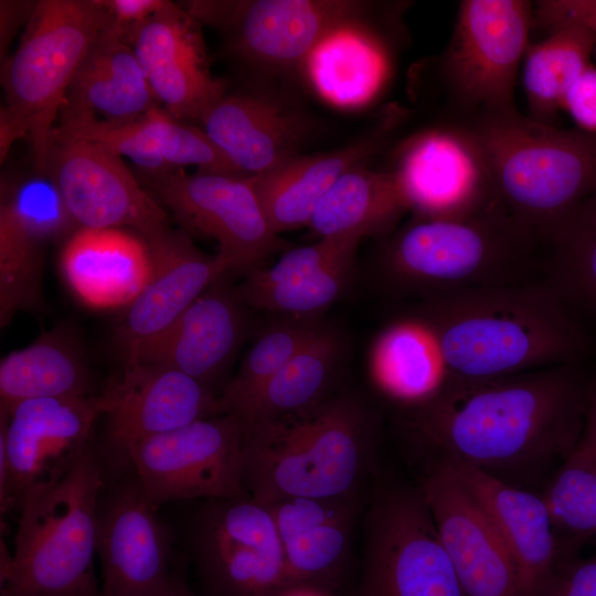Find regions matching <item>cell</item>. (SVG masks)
Masks as SVG:
<instances>
[{"mask_svg": "<svg viewBox=\"0 0 596 596\" xmlns=\"http://www.w3.org/2000/svg\"><path fill=\"white\" fill-rule=\"evenodd\" d=\"M100 395L107 441L126 461L132 446L195 421L221 415L219 396L200 381L160 365L130 362Z\"/></svg>", "mask_w": 596, "mask_h": 596, "instance_id": "d6986e66", "label": "cell"}, {"mask_svg": "<svg viewBox=\"0 0 596 596\" xmlns=\"http://www.w3.org/2000/svg\"><path fill=\"white\" fill-rule=\"evenodd\" d=\"M0 47L1 57L7 56L8 45L23 21H29L35 2L32 1H1L0 2ZM7 58V57H6Z\"/></svg>", "mask_w": 596, "mask_h": 596, "instance_id": "f6af8a7d", "label": "cell"}, {"mask_svg": "<svg viewBox=\"0 0 596 596\" xmlns=\"http://www.w3.org/2000/svg\"><path fill=\"white\" fill-rule=\"evenodd\" d=\"M242 330L238 308L216 281L157 339L126 363L160 365L209 386L233 354Z\"/></svg>", "mask_w": 596, "mask_h": 596, "instance_id": "484cf974", "label": "cell"}, {"mask_svg": "<svg viewBox=\"0 0 596 596\" xmlns=\"http://www.w3.org/2000/svg\"><path fill=\"white\" fill-rule=\"evenodd\" d=\"M353 262L354 258L345 259L290 281L266 287L242 284L236 295L253 307L305 319L341 296L350 281Z\"/></svg>", "mask_w": 596, "mask_h": 596, "instance_id": "f35d334b", "label": "cell"}, {"mask_svg": "<svg viewBox=\"0 0 596 596\" xmlns=\"http://www.w3.org/2000/svg\"><path fill=\"white\" fill-rule=\"evenodd\" d=\"M391 170L415 216L464 217L500 202L482 146L464 124L441 120L409 137Z\"/></svg>", "mask_w": 596, "mask_h": 596, "instance_id": "5bb4252c", "label": "cell"}, {"mask_svg": "<svg viewBox=\"0 0 596 596\" xmlns=\"http://www.w3.org/2000/svg\"><path fill=\"white\" fill-rule=\"evenodd\" d=\"M60 268L73 295L93 309L128 307L149 281L146 241L123 228H78L65 242Z\"/></svg>", "mask_w": 596, "mask_h": 596, "instance_id": "d4e9b609", "label": "cell"}, {"mask_svg": "<svg viewBox=\"0 0 596 596\" xmlns=\"http://www.w3.org/2000/svg\"><path fill=\"white\" fill-rule=\"evenodd\" d=\"M107 12L105 31L126 41L137 29L158 12L166 0H99Z\"/></svg>", "mask_w": 596, "mask_h": 596, "instance_id": "60d3db41", "label": "cell"}, {"mask_svg": "<svg viewBox=\"0 0 596 596\" xmlns=\"http://www.w3.org/2000/svg\"><path fill=\"white\" fill-rule=\"evenodd\" d=\"M374 458L368 413L348 397L327 398L307 412L245 426L244 483L264 504L362 492Z\"/></svg>", "mask_w": 596, "mask_h": 596, "instance_id": "3957f363", "label": "cell"}, {"mask_svg": "<svg viewBox=\"0 0 596 596\" xmlns=\"http://www.w3.org/2000/svg\"><path fill=\"white\" fill-rule=\"evenodd\" d=\"M541 494L565 550L577 554L582 544L596 536V461L576 447Z\"/></svg>", "mask_w": 596, "mask_h": 596, "instance_id": "8d00e7d4", "label": "cell"}, {"mask_svg": "<svg viewBox=\"0 0 596 596\" xmlns=\"http://www.w3.org/2000/svg\"><path fill=\"white\" fill-rule=\"evenodd\" d=\"M479 503L517 568L522 596H542L571 555L542 497L462 461L441 458Z\"/></svg>", "mask_w": 596, "mask_h": 596, "instance_id": "7402d4cb", "label": "cell"}, {"mask_svg": "<svg viewBox=\"0 0 596 596\" xmlns=\"http://www.w3.org/2000/svg\"><path fill=\"white\" fill-rule=\"evenodd\" d=\"M542 242L501 204L468 216H415L383 251L394 281L426 290H453L531 280Z\"/></svg>", "mask_w": 596, "mask_h": 596, "instance_id": "8992f818", "label": "cell"}, {"mask_svg": "<svg viewBox=\"0 0 596 596\" xmlns=\"http://www.w3.org/2000/svg\"><path fill=\"white\" fill-rule=\"evenodd\" d=\"M542 596H596V551L568 558Z\"/></svg>", "mask_w": 596, "mask_h": 596, "instance_id": "b9f144b4", "label": "cell"}, {"mask_svg": "<svg viewBox=\"0 0 596 596\" xmlns=\"http://www.w3.org/2000/svg\"><path fill=\"white\" fill-rule=\"evenodd\" d=\"M245 424L235 414L202 418L132 446V467L152 505L178 500L247 496Z\"/></svg>", "mask_w": 596, "mask_h": 596, "instance_id": "30bf717a", "label": "cell"}, {"mask_svg": "<svg viewBox=\"0 0 596 596\" xmlns=\"http://www.w3.org/2000/svg\"><path fill=\"white\" fill-rule=\"evenodd\" d=\"M466 596H522L514 563L490 520L440 459L419 487Z\"/></svg>", "mask_w": 596, "mask_h": 596, "instance_id": "ac0fdd59", "label": "cell"}, {"mask_svg": "<svg viewBox=\"0 0 596 596\" xmlns=\"http://www.w3.org/2000/svg\"><path fill=\"white\" fill-rule=\"evenodd\" d=\"M277 596H331L328 590L308 586L294 584L284 588Z\"/></svg>", "mask_w": 596, "mask_h": 596, "instance_id": "7dc6e473", "label": "cell"}, {"mask_svg": "<svg viewBox=\"0 0 596 596\" xmlns=\"http://www.w3.org/2000/svg\"><path fill=\"white\" fill-rule=\"evenodd\" d=\"M577 447L596 461V384L589 386L585 424Z\"/></svg>", "mask_w": 596, "mask_h": 596, "instance_id": "bcb514c9", "label": "cell"}, {"mask_svg": "<svg viewBox=\"0 0 596 596\" xmlns=\"http://www.w3.org/2000/svg\"><path fill=\"white\" fill-rule=\"evenodd\" d=\"M305 318L275 324L253 344L235 376L219 395L222 414L240 415L252 398L319 330Z\"/></svg>", "mask_w": 596, "mask_h": 596, "instance_id": "74e56055", "label": "cell"}, {"mask_svg": "<svg viewBox=\"0 0 596 596\" xmlns=\"http://www.w3.org/2000/svg\"><path fill=\"white\" fill-rule=\"evenodd\" d=\"M361 241L359 237H323L312 244L289 249L269 267L251 270L243 285L266 287L287 283L354 258Z\"/></svg>", "mask_w": 596, "mask_h": 596, "instance_id": "ab89813d", "label": "cell"}, {"mask_svg": "<svg viewBox=\"0 0 596 596\" xmlns=\"http://www.w3.org/2000/svg\"><path fill=\"white\" fill-rule=\"evenodd\" d=\"M379 146L361 140L329 152L296 155L267 172L248 175L272 230L279 235L308 226L337 179L362 164Z\"/></svg>", "mask_w": 596, "mask_h": 596, "instance_id": "83f0119b", "label": "cell"}, {"mask_svg": "<svg viewBox=\"0 0 596 596\" xmlns=\"http://www.w3.org/2000/svg\"><path fill=\"white\" fill-rule=\"evenodd\" d=\"M0 224L45 246L78 230L46 171L1 181Z\"/></svg>", "mask_w": 596, "mask_h": 596, "instance_id": "d590c367", "label": "cell"}, {"mask_svg": "<svg viewBox=\"0 0 596 596\" xmlns=\"http://www.w3.org/2000/svg\"><path fill=\"white\" fill-rule=\"evenodd\" d=\"M542 26L547 36L529 43L523 57V85L529 117L553 125L567 91L590 64L596 38L588 26L575 21L561 20Z\"/></svg>", "mask_w": 596, "mask_h": 596, "instance_id": "4dcf8cb0", "label": "cell"}, {"mask_svg": "<svg viewBox=\"0 0 596 596\" xmlns=\"http://www.w3.org/2000/svg\"><path fill=\"white\" fill-rule=\"evenodd\" d=\"M203 501L189 541L206 596H277L290 585L266 504L249 494Z\"/></svg>", "mask_w": 596, "mask_h": 596, "instance_id": "8fae6325", "label": "cell"}, {"mask_svg": "<svg viewBox=\"0 0 596 596\" xmlns=\"http://www.w3.org/2000/svg\"><path fill=\"white\" fill-rule=\"evenodd\" d=\"M365 491L330 498H284L266 504L275 520L290 585L330 590L343 574Z\"/></svg>", "mask_w": 596, "mask_h": 596, "instance_id": "603a6c76", "label": "cell"}, {"mask_svg": "<svg viewBox=\"0 0 596 596\" xmlns=\"http://www.w3.org/2000/svg\"><path fill=\"white\" fill-rule=\"evenodd\" d=\"M365 511L358 596H466L419 488H376Z\"/></svg>", "mask_w": 596, "mask_h": 596, "instance_id": "9c48e42d", "label": "cell"}, {"mask_svg": "<svg viewBox=\"0 0 596 596\" xmlns=\"http://www.w3.org/2000/svg\"><path fill=\"white\" fill-rule=\"evenodd\" d=\"M464 125L482 146L499 201L545 248L596 190V134L542 124L518 109Z\"/></svg>", "mask_w": 596, "mask_h": 596, "instance_id": "277c9868", "label": "cell"}, {"mask_svg": "<svg viewBox=\"0 0 596 596\" xmlns=\"http://www.w3.org/2000/svg\"><path fill=\"white\" fill-rule=\"evenodd\" d=\"M372 4L354 0L190 1L201 23L225 33L235 53L264 66L306 63L331 33L356 24Z\"/></svg>", "mask_w": 596, "mask_h": 596, "instance_id": "4fadbf2b", "label": "cell"}, {"mask_svg": "<svg viewBox=\"0 0 596 596\" xmlns=\"http://www.w3.org/2000/svg\"><path fill=\"white\" fill-rule=\"evenodd\" d=\"M354 30L355 24H351L334 31L306 61L317 86L340 103L369 96L383 70L379 52Z\"/></svg>", "mask_w": 596, "mask_h": 596, "instance_id": "e575fe53", "label": "cell"}, {"mask_svg": "<svg viewBox=\"0 0 596 596\" xmlns=\"http://www.w3.org/2000/svg\"><path fill=\"white\" fill-rule=\"evenodd\" d=\"M588 391L570 363L494 379L449 377L434 398L409 408L406 424L444 458L518 487L576 449Z\"/></svg>", "mask_w": 596, "mask_h": 596, "instance_id": "6da1fadb", "label": "cell"}, {"mask_svg": "<svg viewBox=\"0 0 596 596\" xmlns=\"http://www.w3.org/2000/svg\"><path fill=\"white\" fill-rule=\"evenodd\" d=\"M44 171L77 228L129 227L143 237L169 225L167 210L123 158L96 143L54 129Z\"/></svg>", "mask_w": 596, "mask_h": 596, "instance_id": "9a60e30c", "label": "cell"}, {"mask_svg": "<svg viewBox=\"0 0 596 596\" xmlns=\"http://www.w3.org/2000/svg\"><path fill=\"white\" fill-rule=\"evenodd\" d=\"M156 596H195L187 584L175 577Z\"/></svg>", "mask_w": 596, "mask_h": 596, "instance_id": "c3c4849f", "label": "cell"}, {"mask_svg": "<svg viewBox=\"0 0 596 596\" xmlns=\"http://www.w3.org/2000/svg\"><path fill=\"white\" fill-rule=\"evenodd\" d=\"M103 485L91 447L61 481L20 502L13 552L1 546L0 596H100L93 562Z\"/></svg>", "mask_w": 596, "mask_h": 596, "instance_id": "5b68a950", "label": "cell"}, {"mask_svg": "<svg viewBox=\"0 0 596 596\" xmlns=\"http://www.w3.org/2000/svg\"><path fill=\"white\" fill-rule=\"evenodd\" d=\"M339 354L337 336L320 327L237 416L248 426L316 407L327 400Z\"/></svg>", "mask_w": 596, "mask_h": 596, "instance_id": "d6a6232c", "label": "cell"}, {"mask_svg": "<svg viewBox=\"0 0 596 596\" xmlns=\"http://www.w3.org/2000/svg\"><path fill=\"white\" fill-rule=\"evenodd\" d=\"M106 25L99 0L36 1L19 46L2 64L3 109L29 140L36 170L44 171L67 91Z\"/></svg>", "mask_w": 596, "mask_h": 596, "instance_id": "52a82bcc", "label": "cell"}, {"mask_svg": "<svg viewBox=\"0 0 596 596\" xmlns=\"http://www.w3.org/2000/svg\"><path fill=\"white\" fill-rule=\"evenodd\" d=\"M545 253L544 279L563 301L596 310V190L555 228Z\"/></svg>", "mask_w": 596, "mask_h": 596, "instance_id": "836d02e7", "label": "cell"}, {"mask_svg": "<svg viewBox=\"0 0 596 596\" xmlns=\"http://www.w3.org/2000/svg\"><path fill=\"white\" fill-rule=\"evenodd\" d=\"M100 395L47 397L0 411V441L10 464L11 507L61 481L92 447Z\"/></svg>", "mask_w": 596, "mask_h": 596, "instance_id": "2e32d148", "label": "cell"}, {"mask_svg": "<svg viewBox=\"0 0 596 596\" xmlns=\"http://www.w3.org/2000/svg\"><path fill=\"white\" fill-rule=\"evenodd\" d=\"M563 108L579 130L596 134V66L592 63L567 91Z\"/></svg>", "mask_w": 596, "mask_h": 596, "instance_id": "7bdbcfd3", "label": "cell"}, {"mask_svg": "<svg viewBox=\"0 0 596 596\" xmlns=\"http://www.w3.org/2000/svg\"><path fill=\"white\" fill-rule=\"evenodd\" d=\"M370 373L380 391L408 408L434 398L449 379L438 342L421 318L394 322L377 336Z\"/></svg>", "mask_w": 596, "mask_h": 596, "instance_id": "f546056e", "label": "cell"}, {"mask_svg": "<svg viewBox=\"0 0 596 596\" xmlns=\"http://www.w3.org/2000/svg\"><path fill=\"white\" fill-rule=\"evenodd\" d=\"M203 130L243 175L267 172L298 155L306 118L269 97L224 94L203 115Z\"/></svg>", "mask_w": 596, "mask_h": 596, "instance_id": "cb8c5ba5", "label": "cell"}, {"mask_svg": "<svg viewBox=\"0 0 596 596\" xmlns=\"http://www.w3.org/2000/svg\"><path fill=\"white\" fill-rule=\"evenodd\" d=\"M135 473L99 498L100 596H156L171 582L172 538Z\"/></svg>", "mask_w": 596, "mask_h": 596, "instance_id": "e0dca14e", "label": "cell"}, {"mask_svg": "<svg viewBox=\"0 0 596 596\" xmlns=\"http://www.w3.org/2000/svg\"><path fill=\"white\" fill-rule=\"evenodd\" d=\"M91 377L74 345L47 333L0 362V411L35 398L91 396Z\"/></svg>", "mask_w": 596, "mask_h": 596, "instance_id": "1f68e13d", "label": "cell"}, {"mask_svg": "<svg viewBox=\"0 0 596 596\" xmlns=\"http://www.w3.org/2000/svg\"><path fill=\"white\" fill-rule=\"evenodd\" d=\"M157 107L161 106L132 46L104 29L82 62L58 119L130 121Z\"/></svg>", "mask_w": 596, "mask_h": 596, "instance_id": "4316f807", "label": "cell"}, {"mask_svg": "<svg viewBox=\"0 0 596 596\" xmlns=\"http://www.w3.org/2000/svg\"><path fill=\"white\" fill-rule=\"evenodd\" d=\"M421 319L449 377L494 379L568 364L583 347L567 305L544 278L430 295Z\"/></svg>", "mask_w": 596, "mask_h": 596, "instance_id": "7a4b0ae2", "label": "cell"}, {"mask_svg": "<svg viewBox=\"0 0 596 596\" xmlns=\"http://www.w3.org/2000/svg\"><path fill=\"white\" fill-rule=\"evenodd\" d=\"M199 25L185 8L166 0L130 40L158 103L182 123H201L226 88L209 71Z\"/></svg>", "mask_w": 596, "mask_h": 596, "instance_id": "ffe728a7", "label": "cell"}, {"mask_svg": "<svg viewBox=\"0 0 596 596\" xmlns=\"http://www.w3.org/2000/svg\"><path fill=\"white\" fill-rule=\"evenodd\" d=\"M407 211V201L392 170L376 171L360 164L337 179L315 210L308 228L318 240H363L391 233Z\"/></svg>", "mask_w": 596, "mask_h": 596, "instance_id": "f1b7e54d", "label": "cell"}, {"mask_svg": "<svg viewBox=\"0 0 596 596\" xmlns=\"http://www.w3.org/2000/svg\"><path fill=\"white\" fill-rule=\"evenodd\" d=\"M151 255L149 281L126 307L117 329L126 360L161 336L225 272L219 254L200 251L190 237L169 225L142 237Z\"/></svg>", "mask_w": 596, "mask_h": 596, "instance_id": "44dd1931", "label": "cell"}, {"mask_svg": "<svg viewBox=\"0 0 596 596\" xmlns=\"http://www.w3.org/2000/svg\"><path fill=\"white\" fill-rule=\"evenodd\" d=\"M534 6L525 0H462L439 56L445 121L468 124L515 110L514 88Z\"/></svg>", "mask_w": 596, "mask_h": 596, "instance_id": "ba28073f", "label": "cell"}, {"mask_svg": "<svg viewBox=\"0 0 596 596\" xmlns=\"http://www.w3.org/2000/svg\"><path fill=\"white\" fill-rule=\"evenodd\" d=\"M534 10L541 25L567 20L588 26L596 38V0H542Z\"/></svg>", "mask_w": 596, "mask_h": 596, "instance_id": "ee69618b", "label": "cell"}, {"mask_svg": "<svg viewBox=\"0 0 596 596\" xmlns=\"http://www.w3.org/2000/svg\"><path fill=\"white\" fill-rule=\"evenodd\" d=\"M139 182L188 231L213 238L231 269L253 270L286 248L260 206L248 175L182 170L150 174Z\"/></svg>", "mask_w": 596, "mask_h": 596, "instance_id": "7c38bea8", "label": "cell"}]
</instances>
